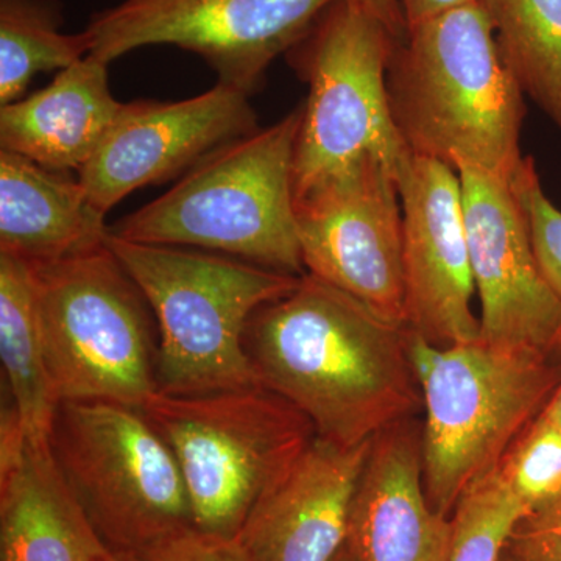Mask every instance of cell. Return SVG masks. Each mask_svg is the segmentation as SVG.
I'll return each mask as SVG.
<instances>
[{
  "label": "cell",
  "instance_id": "13",
  "mask_svg": "<svg viewBox=\"0 0 561 561\" xmlns=\"http://www.w3.org/2000/svg\"><path fill=\"white\" fill-rule=\"evenodd\" d=\"M405 321L431 345L481 339L459 172L412 154L400 181Z\"/></svg>",
  "mask_w": 561,
  "mask_h": 561
},
{
  "label": "cell",
  "instance_id": "21",
  "mask_svg": "<svg viewBox=\"0 0 561 561\" xmlns=\"http://www.w3.org/2000/svg\"><path fill=\"white\" fill-rule=\"evenodd\" d=\"M505 65L561 133V0H482Z\"/></svg>",
  "mask_w": 561,
  "mask_h": 561
},
{
  "label": "cell",
  "instance_id": "32",
  "mask_svg": "<svg viewBox=\"0 0 561 561\" xmlns=\"http://www.w3.org/2000/svg\"><path fill=\"white\" fill-rule=\"evenodd\" d=\"M332 561H357L356 556H354L353 552H351V549L348 546H343V549L341 552L335 556V559Z\"/></svg>",
  "mask_w": 561,
  "mask_h": 561
},
{
  "label": "cell",
  "instance_id": "10",
  "mask_svg": "<svg viewBox=\"0 0 561 561\" xmlns=\"http://www.w3.org/2000/svg\"><path fill=\"white\" fill-rule=\"evenodd\" d=\"M335 0H122L92 14L91 54L105 62L149 46L198 55L251 95L265 72L312 31Z\"/></svg>",
  "mask_w": 561,
  "mask_h": 561
},
{
  "label": "cell",
  "instance_id": "6",
  "mask_svg": "<svg viewBox=\"0 0 561 561\" xmlns=\"http://www.w3.org/2000/svg\"><path fill=\"white\" fill-rule=\"evenodd\" d=\"M398 43L367 11L335 0L287 54L309 87L295 146V205L368 161L382 164L400 186L412 153L387 90Z\"/></svg>",
  "mask_w": 561,
  "mask_h": 561
},
{
  "label": "cell",
  "instance_id": "23",
  "mask_svg": "<svg viewBox=\"0 0 561 561\" xmlns=\"http://www.w3.org/2000/svg\"><path fill=\"white\" fill-rule=\"evenodd\" d=\"M526 507L494 470L461 494L453 513L449 561H501Z\"/></svg>",
  "mask_w": 561,
  "mask_h": 561
},
{
  "label": "cell",
  "instance_id": "18",
  "mask_svg": "<svg viewBox=\"0 0 561 561\" xmlns=\"http://www.w3.org/2000/svg\"><path fill=\"white\" fill-rule=\"evenodd\" d=\"M124 103L111 92L108 62L88 55L49 87L0 108V149L43 168L80 172L116 124Z\"/></svg>",
  "mask_w": 561,
  "mask_h": 561
},
{
  "label": "cell",
  "instance_id": "7",
  "mask_svg": "<svg viewBox=\"0 0 561 561\" xmlns=\"http://www.w3.org/2000/svg\"><path fill=\"white\" fill-rule=\"evenodd\" d=\"M175 456L197 529L238 537L250 512L313 438L311 421L267 387L175 397L142 408Z\"/></svg>",
  "mask_w": 561,
  "mask_h": 561
},
{
  "label": "cell",
  "instance_id": "24",
  "mask_svg": "<svg viewBox=\"0 0 561 561\" xmlns=\"http://www.w3.org/2000/svg\"><path fill=\"white\" fill-rule=\"evenodd\" d=\"M527 513L561 494V427L538 416L496 468Z\"/></svg>",
  "mask_w": 561,
  "mask_h": 561
},
{
  "label": "cell",
  "instance_id": "15",
  "mask_svg": "<svg viewBox=\"0 0 561 561\" xmlns=\"http://www.w3.org/2000/svg\"><path fill=\"white\" fill-rule=\"evenodd\" d=\"M370 445L342 448L313 438L239 531L251 560H334L348 538L351 507Z\"/></svg>",
  "mask_w": 561,
  "mask_h": 561
},
{
  "label": "cell",
  "instance_id": "11",
  "mask_svg": "<svg viewBox=\"0 0 561 561\" xmlns=\"http://www.w3.org/2000/svg\"><path fill=\"white\" fill-rule=\"evenodd\" d=\"M295 206L305 272L408 324L397 179L368 161Z\"/></svg>",
  "mask_w": 561,
  "mask_h": 561
},
{
  "label": "cell",
  "instance_id": "30",
  "mask_svg": "<svg viewBox=\"0 0 561 561\" xmlns=\"http://www.w3.org/2000/svg\"><path fill=\"white\" fill-rule=\"evenodd\" d=\"M541 415L561 427V378L559 386H557L556 391H553L551 401L548 402Z\"/></svg>",
  "mask_w": 561,
  "mask_h": 561
},
{
  "label": "cell",
  "instance_id": "27",
  "mask_svg": "<svg viewBox=\"0 0 561 561\" xmlns=\"http://www.w3.org/2000/svg\"><path fill=\"white\" fill-rule=\"evenodd\" d=\"M505 552L516 561H561V494L519 519Z\"/></svg>",
  "mask_w": 561,
  "mask_h": 561
},
{
  "label": "cell",
  "instance_id": "1",
  "mask_svg": "<svg viewBox=\"0 0 561 561\" xmlns=\"http://www.w3.org/2000/svg\"><path fill=\"white\" fill-rule=\"evenodd\" d=\"M408 324L309 273L257 309L243 339L262 386L342 448L371 442L423 409Z\"/></svg>",
  "mask_w": 561,
  "mask_h": 561
},
{
  "label": "cell",
  "instance_id": "33",
  "mask_svg": "<svg viewBox=\"0 0 561 561\" xmlns=\"http://www.w3.org/2000/svg\"><path fill=\"white\" fill-rule=\"evenodd\" d=\"M501 561H516V560L513 559L511 553H507V552L504 551V553H502Z\"/></svg>",
  "mask_w": 561,
  "mask_h": 561
},
{
  "label": "cell",
  "instance_id": "5",
  "mask_svg": "<svg viewBox=\"0 0 561 561\" xmlns=\"http://www.w3.org/2000/svg\"><path fill=\"white\" fill-rule=\"evenodd\" d=\"M108 247L150 305L158 328V386L175 397L260 386L247 324L301 276L183 247L108 236Z\"/></svg>",
  "mask_w": 561,
  "mask_h": 561
},
{
  "label": "cell",
  "instance_id": "3",
  "mask_svg": "<svg viewBox=\"0 0 561 561\" xmlns=\"http://www.w3.org/2000/svg\"><path fill=\"white\" fill-rule=\"evenodd\" d=\"M301 117L302 105L213 151L157 201L110 225V234L305 275L294 195Z\"/></svg>",
  "mask_w": 561,
  "mask_h": 561
},
{
  "label": "cell",
  "instance_id": "2",
  "mask_svg": "<svg viewBox=\"0 0 561 561\" xmlns=\"http://www.w3.org/2000/svg\"><path fill=\"white\" fill-rule=\"evenodd\" d=\"M387 90L412 154L505 180L522 165L526 94L482 3L409 28L391 57Z\"/></svg>",
  "mask_w": 561,
  "mask_h": 561
},
{
  "label": "cell",
  "instance_id": "8",
  "mask_svg": "<svg viewBox=\"0 0 561 561\" xmlns=\"http://www.w3.org/2000/svg\"><path fill=\"white\" fill-rule=\"evenodd\" d=\"M33 271L41 339L58 401L142 409L160 391L157 321L108 243L33 264Z\"/></svg>",
  "mask_w": 561,
  "mask_h": 561
},
{
  "label": "cell",
  "instance_id": "29",
  "mask_svg": "<svg viewBox=\"0 0 561 561\" xmlns=\"http://www.w3.org/2000/svg\"><path fill=\"white\" fill-rule=\"evenodd\" d=\"M481 2L482 0H400L402 13L408 22V31L413 25L438 16L445 11Z\"/></svg>",
  "mask_w": 561,
  "mask_h": 561
},
{
  "label": "cell",
  "instance_id": "4",
  "mask_svg": "<svg viewBox=\"0 0 561 561\" xmlns=\"http://www.w3.org/2000/svg\"><path fill=\"white\" fill-rule=\"evenodd\" d=\"M413 368L423 394V479L435 512L451 518L472 483L505 454L551 401L561 356L478 339L431 345L412 332Z\"/></svg>",
  "mask_w": 561,
  "mask_h": 561
},
{
  "label": "cell",
  "instance_id": "9",
  "mask_svg": "<svg viewBox=\"0 0 561 561\" xmlns=\"http://www.w3.org/2000/svg\"><path fill=\"white\" fill-rule=\"evenodd\" d=\"M55 459L113 552H142L194 526L175 456L142 409L62 401L50 431Z\"/></svg>",
  "mask_w": 561,
  "mask_h": 561
},
{
  "label": "cell",
  "instance_id": "22",
  "mask_svg": "<svg viewBox=\"0 0 561 561\" xmlns=\"http://www.w3.org/2000/svg\"><path fill=\"white\" fill-rule=\"evenodd\" d=\"M57 0H0V106L20 101L41 72L91 54L87 32L62 33Z\"/></svg>",
  "mask_w": 561,
  "mask_h": 561
},
{
  "label": "cell",
  "instance_id": "25",
  "mask_svg": "<svg viewBox=\"0 0 561 561\" xmlns=\"http://www.w3.org/2000/svg\"><path fill=\"white\" fill-rule=\"evenodd\" d=\"M511 184L526 217L538 267L561 301V210L542 190L534 158L524 157Z\"/></svg>",
  "mask_w": 561,
  "mask_h": 561
},
{
  "label": "cell",
  "instance_id": "20",
  "mask_svg": "<svg viewBox=\"0 0 561 561\" xmlns=\"http://www.w3.org/2000/svg\"><path fill=\"white\" fill-rule=\"evenodd\" d=\"M0 359L11 400L32 440H49L58 401L41 339L35 271L0 253Z\"/></svg>",
  "mask_w": 561,
  "mask_h": 561
},
{
  "label": "cell",
  "instance_id": "26",
  "mask_svg": "<svg viewBox=\"0 0 561 561\" xmlns=\"http://www.w3.org/2000/svg\"><path fill=\"white\" fill-rule=\"evenodd\" d=\"M139 561H253L238 537L186 527L138 553Z\"/></svg>",
  "mask_w": 561,
  "mask_h": 561
},
{
  "label": "cell",
  "instance_id": "17",
  "mask_svg": "<svg viewBox=\"0 0 561 561\" xmlns=\"http://www.w3.org/2000/svg\"><path fill=\"white\" fill-rule=\"evenodd\" d=\"M108 546L51 453L25 437L0 456V561H106Z\"/></svg>",
  "mask_w": 561,
  "mask_h": 561
},
{
  "label": "cell",
  "instance_id": "31",
  "mask_svg": "<svg viewBox=\"0 0 561 561\" xmlns=\"http://www.w3.org/2000/svg\"><path fill=\"white\" fill-rule=\"evenodd\" d=\"M106 561H139V557L131 552H113Z\"/></svg>",
  "mask_w": 561,
  "mask_h": 561
},
{
  "label": "cell",
  "instance_id": "16",
  "mask_svg": "<svg viewBox=\"0 0 561 561\" xmlns=\"http://www.w3.org/2000/svg\"><path fill=\"white\" fill-rule=\"evenodd\" d=\"M453 538V518L434 511L424 489L419 424L376 435L351 507V552L357 561H449Z\"/></svg>",
  "mask_w": 561,
  "mask_h": 561
},
{
  "label": "cell",
  "instance_id": "28",
  "mask_svg": "<svg viewBox=\"0 0 561 561\" xmlns=\"http://www.w3.org/2000/svg\"><path fill=\"white\" fill-rule=\"evenodd\" d=\"M346 2L381 21L398 41L404 39L408 35V22L402 13L400 0H346Z\"/></svg>",
  "mask_w": 561,
  "mask_h": 561
},
{
  "label": "cell",
  "instance_id": "12",
  "mask_svg": "<svg viewBox=\"0 0 561 561\" xmlns=\"http://www.w3.org/2000/svg\"><path fill=\"white\" fill-rule=\"evenodd\" d=\"M257 130L250 95L219 83L179 102L124 103L116 124L79 180L95 208L187 173L213 151Z\"/></svg>",
  "mask_w": 561,
  "mask_h": 561
},
{
  "label": "cell",
  "instance_id": "14",
  "mask_svg": "<svg viewBox=\"0 0 561 561\" xmlns=\"http://www.w3.org/2000/svg\"><path fill=\"white\" fill-rule=\"evenodd\" d=\"M457 172L482 341L561 356V301L538 267L511 180L472 168Z\"/></svg>",
  "mask_w": 561,
  "mask_h": 561
},
{
  "label": "cell",
  "instance_id": "19",
  "mask_svg": "<svg viewBox=\"0 0 561 561\" xmlns=\"http://www.w3.org/2000/svg\"><path fill=\"white\" fill-rule=\"evenodd\" d=\"M106 214L80 180L0 149V253L49 264L108 241Z\"/></svg>",
  "mask_w": 561,
  "mask_h": 561
}]
</instances>
